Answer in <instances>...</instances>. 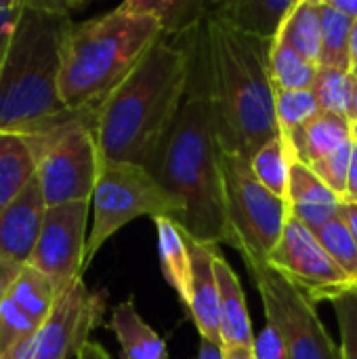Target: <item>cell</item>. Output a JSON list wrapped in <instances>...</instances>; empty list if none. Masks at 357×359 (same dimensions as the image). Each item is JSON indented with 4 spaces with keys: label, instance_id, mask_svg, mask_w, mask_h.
<instances>
[{
    "label": "cell",
    "instance_id": "obj_1",
    "mask_svg": "<svg viewBox=\"0 0 357 359\" xmlns=\"http://www.w3.org/2000/svg\"><path fill=\"white\" fill-rule=\"evenodd\" d=\"M145 168L183 204L185 217L179 227L189 238L215 246L227 242L221 145L202 21L196 29L194 65L183 105Z\"/></svg>",
    "mask_w": 357,
    "mask_h": 359
},
{
    "label": "cell",
    "instance_id": "obj_2",
    "mask_svg": "<svg viewBox=\"0 0 357 359\" xmlns=\"http://www.w3.org/2000/svg\"><path fill=\"white\" fill-rule=\"evenodd\" d=\"M198 25L179 36H160L97 107L101 160L137 166L149 162L183 105Z\"/></svg>",
    "mask_w": 357,
    "mask_h": 359
},
{
    "label": "cell",
    "instance_id": "obj_3",
    "mask_svg": "<svg viewBox=\"0 0 357 359\" xmlns=\"http://www.w3.org/2000/svg\"><path fill=\"white\" fill-rule=\"evenodd\" d=\"M202 38L221 151L252 160L267 141L282 137L269 67L274 44L234 29L210 8Z\"/></svg>",
    "mask_w": 357,
    "mask_h": 359
},
{
    "label": "cell",
    "instance_id": "obj_4",
    "mask_svg": "<svg viewBox=\"0 0 357 359\" xmlns=\"http://www.w3.org/2000/svg\"><path fill=\"white\" fill-rule=\"evenodd\" d=\"M76 2L23 0L4 65L0 69V133L38 135L69 116L59 82Z\"/></svg>",
    "mask_w": 357,
    "mask_h": 359
},
{
    "label": "cell",
    "instance_id": "obj_5",
    "mask_svg": "<svg viewBox=\"0 0 357 359\" xmlns=\"http://www.w3.org/2000/svg\"><path fill=\"white\" fill-rule=\"evenodd\" d=\"M162 36L160 23L124 2L72 25L63 50L61 99L67 109L99 107Z\"/></svg>",
    "mask_w": 357,
    "mask_h": 359
},
{
    "label": "cell",
    "instance_id": "obj_6",
    "mask_svg": "<svg viewBox=\"0 0 357 359\" xmlns=\"http://www.w3.org/2000/svg\"><path fill=\"white\" fill-rule=\"evenodd\" d=\"M95 120L97 107L78 109L65 122L27 137L46 206L90 202L103 162Z\"/></svg>",
    "mask_w": 357,
    "mask_h": 359
},
{
    "label": "cell",
    "instance_id": "obj_7",
    "mask_svg": "<svg viewBox=\"0 0 357 359\" xmlns=\"http://www.w3.org/2000/svg\"><path fill=\"white\" fill-rule=\"evenodd\" d=\"M221 179L227 242L246 265L267 263L290 219L286 200L267 191L252 172L250 160L221 151Z\"/></svg>",
    "mask_w": 357,
    "mask_h": 359
},
{
    "label": "cell",
    "instance_id": "obj_8",
    "mask_svg": "<svg viewBox=\"0 0 357 359\" xmlns=\"http://www.w3.org/2000/svg\"><path fill=\"white\" fill-rule=\"evenodd\" d=\"M93 227L86 240L84 271L93 263L101 246L124 225L139 217H166L181 225L185 217L183 204L168 194L145 166L126 162H101V172L90 198Z\"/></svg>",
    "mask_w": 357,
    "mask_h": 359
},
{
    "label": "cell",
    "instance_id": "obj_9",
    "mask_svg": "<svg viewBox=\"0 0 357 359\" xmlns=\"http://www.w3.org/2000/svg\"><path fill=\"white\" fill-rule=\"evenodd\" d=\"M265 311V320L280 334L290 359H343L341 347L326 332L316 303L297 290L267 263L246 265Z\"/></svg>",
    "mask_w": 357,
    "mask_h": 359
},
{
    "label": "cell",
    "instance_id": "obj_10",
    "mask_svg": "<svg viewBox=\"0 0 357 359\" xmlns=\"http://www.w3.org/2000/svg\"><path fill=\"white\" fill-rule=\"evenodd\" d=\"M267 265L301 290L311 303H332L341 294L356 290L357 284L332 261L316 233L292 215Z\"/></svg>",
    "mask_w": 357,
    "mask_h": 359
},
{
    "label": "cell",
    "instance_id": "obj_11",
    "mask_svg": "<svg viewBox=\"0 0 357 359\" xmlns=\"http://www.w3.org/2000/svg\"><path fill=\"white\" fill-rule=\"evenodd\" d=\"M88 212L90 202H69L46 208L42 231L27 265L53 282L57 297H63L78 280H82Z\"/></svg>",
    "mask_w": 357,
    "mask_h": 359
},
{
    "label": "cell",
    "instance_id": "obj_12",
    "mask_svg": "<svg viewBox=\"0 0 357 359\" xmlns=\"http://www.w3.org/2000/svg\"><path fill=\"white\" fill-rule=\"evenodd\" d=\"M107 292H90L84 280H78L57 299L50 316L36 334L32 359H69L88 343L90 332L101 324Z\"/></svg>",
    "mask_w": 357,
    "mask_h": 359
},
{
    "label": "cell",
    "instance_id": "obj_13",
    "mask_svg": "<svg viewBox=\"0 0 357 359\" xmlns=\"http://www.w3.org/2000/svg\"><path fill=\"white\" fill-rule=\"evenodd\" d=\"M46 202L34 177L23 191L0 212V257L27 265L42 231Z\"/></svg>",
    "mask_w": 357,
    "mask_h": 359
},
{
    "label": "cell",
    "instance_id": "obj_14",
    "mask_svg": "<svg viewBox=\"0 0 357 359\" xmlns=\"http://www.w3.org/2000/svg\"><path fill=\"white\" fill-rule=\"evenodd\" d=\"M185 233V231H183ZM185 242L191 255V292H189V313L200 332V339L223 349L221 339V316H219V286L215 273V257L219 248L215 244H204L185 233Z\"/></svg>",
    "mask_w": 357,
    "mask_h": 359
},
{
    "label": "cell",
    "instance_id": "obj_15",
    "mask_svg": "<svg viewBox=\"0 0 357 359\" xmlns=\"http://www.w3.org/2000/svg\"><path fill=\"white\" fill-rule=\"evenodd\" d=\"M215 273L219 286V316H221V339L225 347L255 349V332L250 324V313L246 307V294L242 290L240 278L227 263V259L217 252Z\"/></svg>",
    "mask_w": 357,
    "mask_h": 359
},
{
    "label": "cell",
    "instance_id": "obj_16",
    "mask_svg": "<svg viewBox=\"0 0 357 359\" xmlns=\"http://www.w3.org/2000/svg\"><path fill=\"white\" fill-rule=\"evenodd\" d=\"M297 0H231L210 4V11L234 29L265 42H276Z\"/></svg>",
    "mask_w": 357,
    "mask_h": 359
},
{
    "label": "cell",
    "instance_id": "obj_17",
    "mask_svg": "<svg viewBox=\"0 0 357 359\" xmlns=\"http://www.w3.org/2000/svg\"><path fill=\"white\" fill-rule=\"evenodd\" d=\"M347 143H351V120L328 111H320L309 124L284 141L288 156L307 166L339 151Z\"/></svg>",
    "mask_w": 357,
    "mask_h": 359
},
{
    "label": "cell",
    "instance_id": "obj_18",
    "mask_svg": "<svg viewBox=\"0 0 357 359\" xmlns=\"http://www.w3.org/2000/svg\"><path fill=\"white\" fill-rule=\"evenodd\" d=\"M107 328L120 345L122 359H168L164 339L141 318L133 297L114 307Z\"/></svg>",
    "mask_w": 357,
    "mask_h": 359
},
{
    "label": "cell",
    "instance_id": "obj_19",
    "mask_svg": "<svg viewBox=\"0 0 357 359\" xmlns=\"http://www.w3.org/2000/svg\"><path fill=\"white\" fill-rule=\"evenodd\" d=\"M156 233H158V257L160 267L164 273V280L168 286L177 292V297L189 305V292H191V255L185 242L183 229L166 219L158 217L154 219Z\"/></svg>",
    "mask_w": 357,
    "mask_h": 359
},
{
    "label": "cell",
    "instance_id": "obj_20",
    "mask_svg": "<svg viewBox=\"0 0 357 359\" xmlns=\"http://www.w3.org/2000/svg\"><path fill=\"white\" fill-rule=\"evenodd\" d=\"M36 177V156L25 135L0 133V212Z\"/></svg>",
    "mask_w": 357,
    "mask_h": 359
},
{
    "label": "cell",
    "instance_id": "obj_21",
    "mask_svg": "<svg viewBox=\"0 0 357 359\" xmlns=\"http://www.w3.org/2000/svg\"><path fill=\"white\" fill-rule=\"evenodd\" d=\"M276 42L288 44L301 57L322 63V0H297Z\"/></svg>",
    "mask_w": 357,
    "mask_h": 359
},
{
    "label": "cell",
    "instance_id": "obj_22",
    "mask_svg": "<svg viewBox=\"0 0 357 359\" xmlns=\"http://www.w3.org/2000/svg\"><path fill=\"white\" fill-rule=\"evenodd\" d=\"M356 19L322 0V63L320 67L351 72V36Z\"/></svg>",
    "mask_w": 357,
    "mask_h": 359
},
{
    "label": "cell",
    "instance_id": "obj_23",
    "mask_svg": "<svg viewBox=\"0 0 357 359\" xmlns=\"http://www.w3.org/2000/svg\"><path fill=\"white\" fill-rule=\"evenodd\" d=\"M124 4L137 13L151 15L162 27V36H179L189 32L210 8V4L198 0H128Z\"/></svg>",
    "mask_w": 357,
    "mask_h": 359
},
{
    "label": "cell",
    "instance_id": "obj_24",
    "mask_svg": "<svg viewBox=\"0 0 357 359\" xmlns=\"http://www.w3.org/2000/svg\"><path fill=\"white\" fill-rule=\"evenodd\" d=\"M8 299L38 324H44L59 297L53 282L44 273L32 265H23L8 290Z\"/></svg>",
    "mask_w": 357,
    "mask_h": 359
},
{
    "label": "cell",
    "instance_id": "obj_25",
    "mask_svg": "<svg viewBox=\"0 0 357 359\" xmlns=\"http://www.w3.org/2000/svg\"><path fill=\"white\" fill-rule=\"evenodd\" d=\"M269 67L276 90H311L320 69L282 42H274Z\"/></svg>",
    "mask_w": 357,
    "mask_h": 359
},
{
    "label": "cell",
    "instance_id": "obj_26",
    "mask_svg": "<svg viewBox=\"0 0 357 359\" xmlns=\"http://www.w3.org/2000/svg\"><path fill=\"white\" fill-rule=\"evenodd\" d=\"M252 172L259 183L274 196L288 202V181H290V156L282 137L267 141L250 160Z\"/></svg>",
    "mask_w": 357,
    "mask_h": 359
},
{
    "label": "cell",
    "instance_id": "obj_27",
    "mask_svg": "<svg viewBox=\"0 0 357 359\" xmlns=\"http://www.w3.org/2000/svg\"><path fill=\"white\" fill-rule=\"evenodd\" d=\"M311 90H314L322 111L349 118L357 90V82L351 72L320 67Z\"/></svg>",
    "mask_w": 357,
    "mask_h": 359
},
{
    "label": "cell",
    "instance_id": "obj_28",
    "mask_svg": "<svg viewBox=\"0 0 357 359\" xmlns=\"http://www.w3.org/2000/svg\"><path fill=\"white\" fill-rule=\"evenodd\" d=\"M343 202L307 164L290 158V181H288V206H339Z\"/></svg>",
    "mask_w": 357,
    "mask_h": 359
},
{
    "label": "cell",
    "instance_id": "obj_29",
    "mask_svg": "<svg viewBox=\"0 0 357 359\" xmlns=\"http://www.w3.org/2000/svg\"><path fill=\"white\" fill-rule=\"evenodd\" d=\"M320 111L322 109L314 90H276V116L282 141L309 124Z\"/></svg>",
    "mask_w": 357,
    "mask_h": 359
},
{
    "label": "cell",
    "instance_id": "obj_30",
    "mask_svg": "<svg viewBox=\"0 0 357 359\" xmlns=\"http://www.w3.org/2000/svg\"><path fill=\"white\" fill-rule=\"evenodd\" d=\"M314 233L326 248V252L332 257V261L357 284V242L341 215L316 229Z\"/></svg>",
    "mask_w": 357,
    "mask_h": 359
},
{
    "label": "cell",
    "instance_id": "obj_31",
    "mask_svg": "<svg viewBox=\"0 0 357 359\" xmlns=\"http://www.w3.org/2000/svg\"><path fill=\"white\" fill-rule=\"evenodd\" d=\"M40 326L42 324H38L34 318H29L21 307H17L6 297L0 307V359L4 358L13 347H17L21 341L34 337L40 330Z\"/></svg>",
    "mask_w": 357,
    "mask_h": 359
},
{
    "label": "cell",
    "instance_id": "obj_32",
    "mask_svg": "<svg viewBox=\"0 0 357 359\" xmlns=\"http://www.w3.org/2000/svg\"><path fill=\"white\" fill-rule=\"evenodd\" d=\"M353 151L356 143H347L339 151L309 164V168L337 194L345 200L347 196V183H349V172H351V162H353Z\"/></svg>",
    "mask_w": 357,
    "mask_h": 359
},
{
    "label": "cell",
    "instance_id": "obj_33",
    "mask_svg": "<svg viewBox=\"0 0 357 359\" xmlns=\"http://www.w3.org/2000/svg\"><path fill=\"white\" fill-rule=\"evenodd\" d=\"M330 305L341 326V355L357 359V288L341 294Z\"/></svg>",
    "mask_w": 357,
    "mask_h": 359
},
{
    "label": "cell",
    "instance_id": "obj_34",
    "mask_svg": "<svg viewBox=\"0 0 357 359\" xmlns=\"http://www.w3.org/2000/svg\"><path fill=\"white\" fill-rule=\"evenodd\" d=\"M21 11H23V0H11V2L0 0V69L4 65L8 46L13 42Z\"/></svg>",
    "mask_w": 357,
    "mask_h": 359
},
{
    "label": "cell",
    "instance_id": "obj_35",
    "mask_svg": "<svg viewBox=\"0 0 357 359\" xmlns=\"http://www.w3.org/2000/svg\"><path fill=\"white\" fill-rule=\"evenodd\" d=\"M255 353H257V359H290L280 334L269 324H265V328L257 334Z\"/></svg>",
    "mask_w": 357,
    "mask_h": 359
},
{
    "label": "cell",
    "instance_id": "obj_36",
    "mask_svg": "<svg viewBox=\"0 0 357 359\" xmlns=\"http://www.w3.org/2000/svg\"><path fill=\"white\" fill-rule=\"evenodd\" d=\"M21 267L23 265H17V263L8 261L4 257H0V307L4 303V299L8 297V290H11V286H13V282H15Z\"/></svg>",
    "mask_w": 357,
    "mask_h": 359
},
{
    "label": "cell",
    "instance_id": "obj_37",
    "mask_svg": "<svg viewBox=\"0 0 357 359\" xmlns=\"http://www.w3.org/2000/svg\"><path fill=\"white\" fill-rule=\"evenodd\" d=\"M38 334V332H36ZM36 334L34 337H29V339H25V341H21L17 347H13L6 355L2 359H32L34 358V347H36Z\"/></svg>",
    "mask_w": 357,
    "mask_h": 359
},
{
    "label": "cell",
    "instance_id": "obj_38",
    "mask_svg": "<svg viewBox=\"0 0 357 359\" xmlns=\"http://www.w3.org/2000/svg\"><path fill=\"white\" fill-rule=\"evenodd\" d=\"M341 219L347 223V227H349V231L353 233V238H356L357 242V202H351V200H343V204H341Z\"/></svg>",
    "mask_w": 357,
    "mask_h": 359
},
{
    "label": "cell",
    "instance_id": "obj_39",
    "mask_svg": "<svg viewBox=\"0 0 357 359\" xmlns=\"http://www.w3.org/2000/svg\"><path fill=\"white\" fill-rule=\"evenodd\" d=\"M76 359H112V358H109V353H107L99 343L88 341V343L80 349V353L76 355Z\"/></svg>",
    "mask_w": 357,
    "mask_h": 359
},
{
    "label": "cell",
    "instance_id": "obj_40",
    "mask_svg": "<svg viewBox=\"0 0 357 359\" xmlns=\"http://www.w3.org/2000/svg\"><path fill=\"white\" fill-rule=\"evenodd\" d=\"M198 359H223V351L221 347L200 339V349H198Z\"/></svg>",
    "mask_w": 357,
    "mask_h": 359
},
{
    "label": "cell",
    "instance_id": "obj_41",
    "mask_svg": "<svg viewBox=\"0 0 357 359\" xmlns=\"http://www.w3.org/2000/svg\"><path fill=\"white\" fill-rule=\"evenodd\" d=\"M345 200L357 202V145L353 151V162H351V172H349V183H347V196Z\"/></svg>",
    "mask_w": 357,
    "mask_h": 359
},
{
    "label": "cell",
    "instance_id": "obj_42",
    "mask_svg": "<svg viewBox=\"0 0 357 359\" xmlns=\"http://www.w3.org/2000/svg\"><path fill=\"white\" fill-rule=\"evenodd\" d=\"M223 359H257L255 349H244V347H225Z\"/></svg>",
    "mask_w": 357,
    "mask_h": 359
},
{
    "label": "cell",
    "instance_id": "obj_43",
    "mask_svg": "<svg viewBox=\"0 0 357 359\" xmlns=\"http://www.w3.org/2000/svg\"><path fill=\"white\" fill-rule=\"evenodd\" d=\"M339 11L347 13L349 17H353L357 21V0H330Z\"/></svg>",
    "mask_w": 357,
    "mask_h": 359
},
{
    "label": "cell",
    "instance_id": "obj_44",
    "mask_svg": "<svg viewBox=\"0 0 357 359\" xmlns=\"http://www.w3.org/2000/svg\"><path fill=\"white\" fill-rule=\"evenodd\" d=\"M351 63H357V21L353 27V36H351Z\"/></svg>",
    "mask_w": 357,
    "mask_h": 359
},
{
    "label": "cell",
    "instance_id": "obj_45",
    "mask_svg": "<svg viewBox=\"0 0 357 359\" xmlns=\"http://www.w3.org/2000/svg\"><path fill=\"white\" fill-rule=\"evenodd\" d=\"M349 120H357V90H356V99H353V105H351V114H349Z\"/></svg>",
    "mask_w": 357,
    "mask_h": 359
},
{
    "label": "cell",
    "instance_id": "obj_46",
    "mask_svg": "<svg viewBox=\"0 0 357 359\" xmlns=\"http://www.w3.org/2000/svg\"><path fill=\"white\" fill-rule=\"evenodd\" d=\"M351 141L357 145V120H351Z\"/></svg>",
    "mask_w": 357,
    "mask_h": 359
},
{
    "label": "cell",
    "instance_id": "obj_47",
    "mask_svg": "<svg viewBox=\"0 0 357 359\" xmlns=\"http://www.w3.org/2000/svg\"><path fill=\"white\" fill-rule=\"evenodd\" d=\"M351 74H353V78H356V82H357V63L351 65Z\"/></svg>",
    "mask_w": 357,
    "mask_h": 359
}]
</instances>
